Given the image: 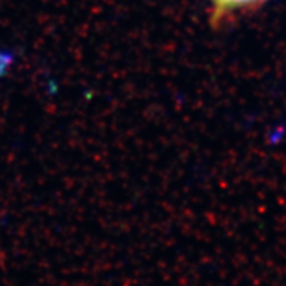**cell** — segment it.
Instances as JSON below:
<instances>
[{
    "mask_svg": "<svg viewBox=\"0 0 286 286\" xmlns=\"http://www.w3.org/2000/svg\"><path fill=\"white\" fill-rule=\"evenodd\" d=\"M267 0H209V25L214 29L224 28L237 16L253 12Z\"/></svg>",
    "mask_w": 286,
    "mask_h": 286,
    "instance_id": "obj_1",
    "label": "cell"
}]
</instances>
